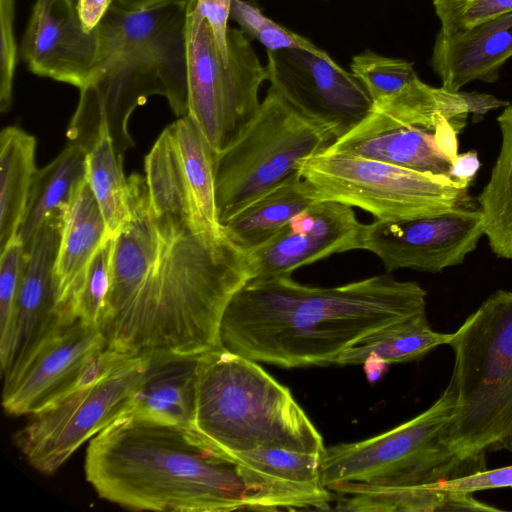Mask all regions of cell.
I'll list each match as a JSON object with an SVG mask.
<instances>
[{
    "mask_svg": "<svg viewBox=\"0 0 512 512\" xmlns=\"http://www.w3.org/2000/svg\"><path fill=\"white\" fill-rule=\"evenodd\" d=\"M130 218L114 236L100 325L106 347L132 357L198 356L218 346L224 311L252 279L248 253L152 206L146 178H128Z\"/></svg>",
    "mask_w": 512,
    "mask_h": 512,
    "instance_id": "cell-1",
    "label": "cell"
},
{
    "mask_svg": "<svg viewBox=\"0 0 512 512\" xmlns=\"http://www.w3.org/2000/svg\"><path fill=\"white\" fill-rule=\"evenodd\" d=\"M426 291L381 274L321 288L283 275L251 279L228 303L220 346L247 359L285 368L336 364L370 334L426 313Z\"/></svg>",
    "mask_w": 512,
    "mask_h": 512,
    "instance_id": "cell-2",
    "label": "cell"
},
{
    "mask_svg": "<svg viewBox=\"0 0 512 512\" xmlns=\"http://www.w3.org/2000/svg\"><path fill=\"white\" fill-rule=\"evenodd\" d=\"M84 473L98 496L131 510L249 509L239 463L193 427L126 413L95 435Z\"/></svg>",
    "mask_w": 512,
    "mask_h": 512,
    "instance_id": "cell-3",
    "label": "cell"
},
{
    "mask_svg": "<svg viewBox=\"0 0 512 512\" xmlns=\"http://www.w3.org/2000/svg\"><path fill=\"white\" fill-rule=\"evenodd\" d=\"M191 0L143 11L111 7L96 28L98 50L67 129L68 143L87 152L106 131L125 156L134 142L127 124L148 97L166 98L178 117L188 115L186 26Z\"/></svg>",
    "mask_w": 512,
    "mask_h": 512,
    "instance_id": "cell-4",
    "label": "cell"
},
{
    "mask_svg": "<svg viewBox=\"0 0 512 512\" xmlns=\"http://www.w3.org/2000/svg\"><path fill=\"white\" fill-rule=\"evenodd\" d=\"M193 428L232 458L260 448L323 455V438L290 390L221 346L199 356Z\"/></svg>",
    "mask_w": 512,
    "mask_h": 512,
    "instance_id": "cell-5",
    "label": "cell"
},
{
    "mask_svg": "<svg viewBox=\"0 0 512 512\" xmlns=\"http://www.w3.org/2000/svg\"><path fill=\"white\" fill-rule=\"evenodd\" d=\"M448 345L455 408L442 440L460 457L483 456L512 436V291L491 294Z\"/></svg>",
    "mask_w": 512,
    "mask_h": 512,
    "instance_id": "cell-6",
    "label": "cell"
},
{
    "mask_svg": "<svg viewBox=\"0 0 512 512\" xmlns=\"http://www.w3.org/2000/svg\"><path fill=\"white\" fill-rule=\"evenodd\" d=\"M455 397L447 385L425 411L377 436L325 448L321 480L340 496L441 484L486 470L483 456L460 457L442 440Z\"/></svg>",
    "mask_w": 512,
    "mask_h": 512,
    "instance_id": "cell-7",
    "label": "cell"
},
{
    "mask_svg": "<svg viewBox=\"0 0 512 512\" xmlns=\"http://www.w3.org/2000/svg\"><path fill=\"white\" fill-rule=\"evenodd\" d=\"M335 136L306 117L271 86L235 142L215 161L216 205L226 222L241 208L325 152Z\"/></svg>",
    "mask_w": 512,
    "mask_h": 512,
    "instance_id": "cell-8",
    "label": "cell"
},
{
    "mask_svg": "<svg viewBox=\"0 0 512 512\" xmlns=\"http://www.w3.org/2000/svg\"><path fill=\"white\" fill-rule=\"evenodd\" d=\"M195 2H190L186 26L188 115L218 155L256 115L267 70L241 29L228 28L225 58Z\"/></svg>",
    "mask_w": 512,
    "mask_h": 512,
    "instance_id": "cell-9",
    "label": "cell"
},
{
    "mask_svg": "<svg viewBox=\"0 0 512 512\" xmlns=\"http://www.w3.org/2000/svg\"><path fill=\"white\" fill-rule=\"evenodd\" d=\"M302 177L319 201L358 207L374 220L434 216L464 203L467 187L448 176L422 173L369 158L323 152L302 161Z\"/></svg>",
    "mask_w": 512,
    "mask_h": 512,
    "instance_id": "cell-10",
    "label": "cell"
},
{
    "mask_svg": "<svg viewBox=\"0 0 512 512\" xmlns=\"http://www.w3.org/2000/svg\"><path fill=\"white\" fill-rule=\"evenodd\" d=\"M148 362L149 356L133 357L104 379L74 389L32 414L14 438L28 463L53 474L85 442L125 415Z\"/></svg>",
    "mask_w": 512,
    "mask_h": 512,
    "instance_id": "cell-11",
    "label": "cell"
},
{
    "mask_svg": "<svg viewBox=\"0 0 512 512\" xmlns=\"http://www.w3.org/2000/svg\"><path fill=\"white\" fill-rule=\"evenodd\" d=\"M104 348L99 327L54 313L4 372V410L32 415L53 403L73 389L89 358Z\"/></svg>",
    "mask_w": 512,
    "mask_h": 512,
    "instance_id": "cell-12",
    "label": "cell"
},
{
    "mask_svg": "<svg viewBox=\"0 0 512 512\" xmlns=\"http://www.w3.org/2000/svg\"><path fill=\"white\" fill-rule=\"evenodd\" d=\"M265 67L270 86L306 117L326 127L336 140L373 109L356 76L321 49L267 51Z\"/></svg>",
    "mask_w": 512,
    "mask_h": 512,
    "instance_id": "cell-13",
    "label": "cell"
},
{
    "mask_svg": "<svg viewBox=\"0 0 512 512\" xmlns=\"http://www.w3.org/2000/svg\"><path fill=\"white\" fill-rule=\"evenodd\" d=\"M484 234L480 208L462 204L434 216L365 224L362 249L379 257L388 272L438 273L461 264Z\"/></svg>",
    "mask_w": 512,
    "mask_h": 512,
    "instance_id": "cell-14",
    "label": "cell"
},
{
    "mask_svg": "<svg viewBox=\"0 0 512 512\" xmlns=\"http://www.w3.org/2000/svg\"><path fill=\"white\" fill-rule=\"evenodd\" d=\"M364 227L351 206L317 201L292 217L272 239L248 253L252 279L291 275L330 255L362 249Z\"/></svg>",
    "mask_w": 512,
    "mask_h": 512,
    "instance_id": "cell-15",
    "label": "cell"
},
{
    "mask_svg": "<svg viewBox=\"0 0 512 512\" xmlns=\"http://www.w3.org/2000/svg\"><path fill=\"white\" fill-rule=\"evenodd\" d=\"M464 124L437 129L411 125L375 108L325 152L369 158L422 173L450 177Z\"/></svg>",
    "mask_w": 512,
    "mask_h": 512,
    "instance_id": "cell-16",
    "label": "cell"
},
{
    "mask_svg": "<svg viewBox=\"0 0 512 512\" xmlns=\"http://www.w3.org/2000/svg\"><path fill=\"white\" fill-rule=\"evenodd\" d=\"M19 56L39 76L80 89L96 60V29L84 31L77 0H35L22 36Z\"/></svg>",
    "mask_w": 512,
    "mask_h": 512,
    "instance_id": "cell-17",
    "label": "cell"
},
{
    "mask_svg": "<svg viewBox=\"0 0 512 512\" xmlns=\"http://www.w3.org/2000/svg\"><path fill=\"white\" fill-rule=\"evenodd\" d=\"M249 491V509H331L332 493L322 484V455L260 448L233 457Z\"/></svg>",
    "mask_w": 512,
    "mask_h": 512,
    "instance_id": "cell-18",
    "label": "cell"
},
{
    "mask_svg": "<svg viewBox=\"0 0 512 512\" xmlns=\"http://www.w3.org/2000/svg\"><path fill=\"white\" fill-rule=\"evenodd\" d=\"M512 57V11L465 31L439 30L431 65L442 87L457 92L470 82H494Z\"/></svg>",
    "mask_w": 512,
    "mask_h": 512,
    "instance_id": "cell-19",
    "label": "cell"
},
{
    "mask_svg": "<svg viewBox=\"0 0 512 512\" xmlns=\"http://www.w3.org/2000/svg\"><path fill=\"white\" fill-rule=\"evenodd\" d=\"M108 237L106 223L88 181L64 216L53 268L54 312L76 318L74 308L89 263Z\"/></svg>",
    "mask_w": 512,
    "mask_h": 512,
    "instance_id": "cell-20",
    "label": "cell"
},
{
    "mask_svg": "<svg viewBox=\"0 0 512 512\" xmlns=\"http://www.w3.org/2000/svg\"><path fill=\"white\" fill-rule=\"evenodd\" d=\"M64 216V213L48 216L25 250L18 297L16 356L29 343L39 327L55 313L53 268Z\"/></svg>",
    "mask_w": 512,
    "mask_h": 512,
    "instance_id": "cell-21",
    "label": "cell"
},
{
    "mask_svg": "<svg viewBox=\"0 0 512 512\" xmlns=\"http://www.w3.org/2000/svg\"><path fill=\"white\" fill-rule=\"evenodd\" d=\"M199 356H149L127 413L193 427Z\"/></svg>",
    "mask_w": 512,
    "mask_h": 512,
    "instance_id": "cell-22",
    "label": "cell"
},
{
    "mask_svg": "<svg viewBox=\"0 0 512 512\" xmlns=\"http://www.w3.org/2000/svg\"><path fill=\"white\" fill-rule=\"evenodd\" d=\"M319 201L299 170L222 224L225 234L250 253L272 239L299 212Z\"/></svg>",
    "mask_w": 512,
    "mask_h": 512,
    "instance_id": "cell-23",
    "label": "cell"
},
{
    "mask_svg": "<svg viewBox=\"0 0 512 512\" xmlns=\"http://www.w3.org/2000/svg\"><path fill=\"white\" fill-rule=\"evenodd\" d=\"M87 181V151L68 143L34 178L18 240L28 248L45 219L66 213Z\"/></svg>",
    "mask_w": 512,
    "mask_h": 512,
    "instance_id": "cell-24",
    "label": "cell"
},
{
    "mask_svg": "<svg viewBox=\"0 0 512 512\" xmlns=\"http://www.w3.org/2000/svg\"><path fill=\"white\" fill-rule=\"evenodd\" d=\"M36 139L19 127L0 134V252L18 238L37 173Z\"/></svg>",
    "mask_w": 512,
    "mask_h": 512,
    "instance_id": "cell-25",
    "label": "cell"
},
{
    "mask_svg": "<svg viewBox=\"0 0 512 512\" xmlns=\"http://www.w3.org/2000/svg\"><path fill=\"white\" fill-rule=\"evenodd\" d=\"M497 122L501 146L478 203L491 250L498 257L512 260V105L504 109Z\"/></svg>",
    "mask_w": 512,
    "mask_h": 512,
    "instance_id": "cell-26",
    "label": "cell"
},
{
    "mask_svg": "<svg viewBox=\"0 0 512 512\" xmlns=\"http://www.w3.org/2000/svg\"><path fill=\"white\" fill-rule=\"evenodd\" d=\"M453 333L434 331L426 313L380 329L346 349L337 359L339 365L362 364L376 356L389 364L417 360L441 345H448Z\"/></svg>",
    "mask_w": 512,
    "mask_h": 512,
    "instance_id": "cell-27",
    "label": "cell"
},
{
    "mask_svg": "<svg viewBox=\"0 0 512 512\" xmlns=\"http://www.w3.org/2000/svg\"><path fill=\"white\" fill-rule=\"evenodd\" d=\"M188 177L193 205L202 227L212 234H222L216 205L215 161L205 135L189 116L179 117L169 125Z\"/></svg>",
    "mask_w": 512,
    "mask_h": 512,
    "instance_id": "cell-28",
    "label": "cell"
},
{
    "mask_svg": "<svg viewBox=\"0 0 512 512\" xmlns=\"http://www.w3.org/2000/svg\"><path fill=\"white\" fill-rule=\"evenodd\" d=\"M123 159L106 131L87 152V181L111 237L130 218L129 183L124 175Z\"/></svg>",
    "mask_w": 512,
    "mask_h": 512,
    "instance_id": "cell-29",
    "label": "cell"
},
{
    "mask_svg": "<svg viewBox=\"0 0 512 512\" xmlns=\"http://www.w3.org/2000/svg\"><path fill=\"white\" fill-rule=\"evenodd\" d=\"M335 509L359 512L501 511L477 500L472 492L432 487L341 496Z\"/></svg>",
    "mask_w": 512,
    "mask_h": 512,
    "instance_id": "cell-30",
    "label": "cell"
},
{
    "mask_svg": "<svg viewBox=\"0 0 512 512\" xmlns=\"http://www.w3.org/2000/svg\"><path fill=\"white\" fill-rule=\"evenodd\" d=\"M0 253V362L4 373L17 353L18 297L25 250L17 238Z\"/></svg>",
    "mask_w": 512,
    "mask_h": 512,
    "instance_id": "cell-31",
    "label": "cell"
},
{
    "mask_svg": "<svg viewBox=\"0 0 512 512\" xmlns=\"http://www.w3.org/2000/svg\"><path fill=\"white\" fill-rule=\"evenodd\" d=\"M350 68L373 104L398 93L418 78L413 63L370 50L355 55Z\"/></svg>",
    "mask_w": 512,
    "mask_h": 512,
    "instance_id": "cell-32",
    "label": "cell"
},
{
    "mask_svg": "<svg viewBox=\"0 0 512 512\" xmlns=\"http://www.w3.org/2000/svg\"><path fill=\"white\" fill-rule=\"evenodd\" d=\"M114 237L108 236L92 257L77 298L74 316L100 328L112 283Z\"/></svg>",
    "mask_w": 512,
    "mask_h": 512,
    "instance_id": "cell-33",
    "label": "cell"
},
{
    "mask_svg": "<svg viewBox=\"0 0 512 512\" xmlns=\"http://www.w3.org/2000/svg\"><path fill=\"white\" fill-rule=\"evenodd\" d=\"M230 19L237 22L246 35L259 41L267 51L288 48L319 50L308 39L274 22L248 1L233 0Z\"/></svg>",
    "mask_w": 512,
    "mask_h": 512,
    "instance_id": "cell-34",
    "label": "cell"
},
{
    "mask_svg": "<svg viewBox=\"0 0 512 512\" xmlns=\"http://www.w3.org/2000/svg\"><path fill=\"white\" fill-rule=\"evenodd\" d=\"M445 32L465 31L479 23L512 11V0H433Z\"/></svg>",
    "mask_w": 512,
    "mask_h": 512,
    "instance_id": "cell-35",
    "label": "cell"
},
{
    "mask_svg": "<svg viewBox=\"0 0 512 512\" xmlns=\"http://www.w3.org/2000/svg\"><path fill=\"white\" fill-rule=\"evenodd\" d=\"M16 0H0V111L7 112L13 102L14 78L18 63Z\"/></svg>",
    "mask_w": 512,
    "mask_h": 512,
    "instance_id": "cell-36",
    "label": "cell"
},
{
    "mask_svg": "<svg viewBox=\"0 0 512 512\" xmlns=\"http://www.w3.org/2000/svg\"><path fill=\"white\" fill-rule=\"evenodd\" d=\"M429 487L472 493L487 489L512 487V465L491 470L486 469L482 472Z\"/></svg>",
    "mask_w": 512,
    "mask_h": 512,
    "instance_id": "cell-37",
    "label": "cell"
},
{
    "mask_svg": "<svg viewBox=\"0 0 512 512\" xmlns=\"http://www.w3.org/2000/svg\"><path fill=\"white\" fill-rule=\"evenodd\" d=\"M233 0H196V10L208 21L221 53L227 55L228 20Z\"/></svg>",
    "mask_w": 512,
    "mask_h": 512,
    "instance_id": "cell-38",
    "label": "cell"
},
{
    "mask_svg": "<svg viewBox=\"0 0 512 512\" xmlns=\"http://www.w3.org/2000/svg\"><path fill=\"white\" fill-rule=\"evenodd\" d=\"M114 0H77V10L85 32H93L102 22Z\"/></svg>",
    "mask_w": 512,
    "mask_h": 512,
    "instance_id": "cell-39",
    "label": "cell"
},
{
    "mask_svg": "<svg viewBox=\"0 0 512 512\" xmlns=\"http://www.w3.org/2000/svg\"><path fill=\"white\" fill-rule=\"evenodd\" d=\"M480 166L479 156L475 150L458 154L452 163L450 178L468 188Z\"/></svg>",
    "mask_w": 512,
    "mask_h": 512,
    "instance_id": "cell-40",
    "label": "cell"
},
{
    "mask_svg": "<svg viewBox=\"0 0 512 512\" xmlns=\"http://www.w3.org/2000/svg\"><path fill=\"white\" fill-rule=\"evenodd\" d=\"M183 0H114L113 7L124 11H143Z\"/></svg>",
    "mask_w": 512,
    "mask_h": 512,
    "instance_id": "cell-41",
    "label": "cell"
},
{
    "mask_svg": "<svg viewBox=\"0 0 512 512\" xmlns=\"http://www.w3.org/2000/svg\"><path fill=\"white\" fill-rule=\"evenodd\" d=\"M362 364L364 367L365 375L368 381L372 384L377 382L386 374L390 365L386 361L376 356L367 357Z\"/></svg>",
    "mask_w": 512,
    "mask_h": 512,
    "instance_id": "cell-42",
    "label": "cell"
},
{
    "mask_svg": "<svg viewBox=\"0 0 512 512\" xmlns=\"http://www.w3.org/2000/svg\"><path fill=\"white\" fill-rule=\"evenodd\" d=\"M499 449H504L512 454V436L502 443Z\"/></svg>",
    "mask_w": 512,
    "mask_h": 512,
    "instance_id": "cell-43",
    "label": "cell"
}]
</instances>
